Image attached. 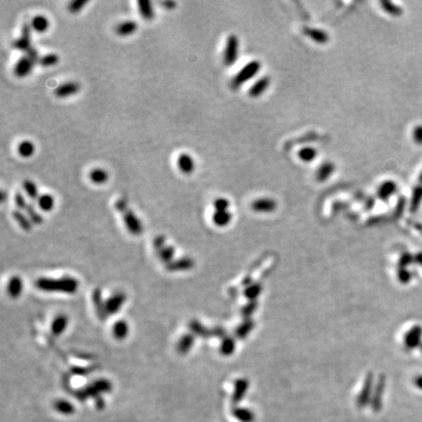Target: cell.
I'll list each match as a JSON object with an SVG mask.
<instances>
[{"label":"cell","mask_w":422,"mask_h":422,"mask_svg":"<svg viewBox=\"0 0 422 422\" xmlns=\"http://www.w3.org/2000/svg\"><path fill=\"white\" fill-rule=\"evenodd\" d=\"M384 387H385V381H384V376L381 377L378 381V384L376 386V393L374 394V398H373V408L374 409H379L380 405H381V396L383 394L384 391Z\"/></svg>","instance_id":"d590c367"},{"label":"cell","mask_w":422,"mask_h":422,"mask_svg":"<svg viewBox=\"0 0 422 422\" xmlns=\"http://www.w3.org/2000/svg\"><path fill=\"white\" fill-rule=\"evenodd\" d=\"M129 332V325L126 320L119 319L112 326V335L117 340H123L126 338Z\"/></svg>","instance_id":"d6986e66"},{"label":"cell","mask_w":422,"mask_h":422,"mask_svg":"<svg viewBox=\"0 0 422 422\" xmlns=\"http://www.w3.org/2000/svg\"><path fill=\"white\" fill-rule=\"evenodd\" d=\"M253 327V323L251 320H248L246 322H244L243 324H241L237 330V334L239 338H244L252 329Z\"/></svg>","instance_id":"7bdbcfd3"},{"label":"cell","mask_w":422,"mask_h":422,"mask_svg":"<svg viewBox=\"0 0 422 422\" xmlns=\"http://www.w3.org/2000/svg\"><path fill=\"white\" fill-rule=\"evenodd\" d=\"M397 190V185L392 181H386L384 182L378 189V197L383 200L387 201Z\"/></svg>","instance_id":"603a6c76"},{"label":"cell","mask_w":422,"mask_h":422,"mask_svg":"<svg viewBox=\"0 0 422 422\" xmlns=\"http://www.w3.org/2000/svg\"><path fill=\"white\" fill-rule=\"evenodd\" d=\"M235 416L241 422H251L253 419L252 414L247 410L238 409L235 412Z\"/></svg>","instance_id":"7dc6e473"},{"label":"cell","mask_w":422,"mask_h":422,"mask_svg":"<svg viewBox=\"0 0 422 422\" xmlns=\"http://www.w3.org/2000/svg\"><path fill=\"white\" fill-rule=\"evenodd\" d=\"M422 328L420 325H416L412 327L405 335L404 343L405 346L409 349H415L422 345Z\"/></svg>","instance_id":"ba28073f"},{"label":"cell","mask_w":422,"mask_h":422,"mask_svg":"<svg viewBox=\"0 0 422 422\" xmlns=\"http://www.w3.org/2000/svg\"><path fill=\"white\" fill-rule=\"evenodd\" d=\"M59 61V57L57 54L55 53H48L45 55H42L41 57H39L37 64H39L42 67H51L54 66L58 63Z\"/></svg>","instance_id":"e575fe53"},{"label":"cell","mask_w":422,"mask_h":422,"mask_svg":"<svg viewBox=\"0 0 422 422\" xmlns=\"http://www.w3.org/2000/svg\"><path fill=\"white\" fill-rule=\"evenodd\" d=\"M126 301V294L122 291L113 293L108 299L105 301L106 312L107 316L116 314Z\"/></svg>","instance_id":"52a82bcc"},{"label":"cell","mask_w":422,"mask_h":422,"mask_svg":"<svg viewBox=\"0 0 422 422\" xmlns=\"http://www.w3.org/2000/svg\"><path fill=\"white\" fill-rule=\"evenodd\" d=\"M23 291V281L20 277H12L7 286V292L12 298H17Z\"/></svg>","instance_id":"e0dca14e"},{"label":"cell","mask_w":422,"mask_h":422,"mask_svg":"<svg viewBox=\"0 0 422 422\" xmlns=\"http://www.w3.org/2000/svg\"><path fill=\"white\" fill-rule=\"evenodd\" d=\"M39 56L37 51L31 47L25 55L19 58L14 66V75L18 78L26 77L32 70L34 64L38 62Z\"/></svg>","instance_id":"3957f363"},{"label":"cell","mask_w":422,"mask_h":422,"mask_svg":"<svg viewBox=\"0 0 422 422\" xmlns=\"http://www.w3.org/2000/svg\"><path fill=\"white\" fill-rule=\"evenodd\" d=\"M414 138L418 143H422V127L416 128L414 132Z\"/></svg>","instance_id":"f5cc1de1"},{"label":"cell","mask_w":422,"mask_h":422,"mask_svg":"<svg viewBox=\"0 0 422 422\" xmlns=\"http://www.w3.org/2000/svg\"><path fill=\"white\" fill-rule=\"evenodd\" d=\"M16 222L20 225V227L25 231H29L31 229V221L27 216H26L21 211H14L12 213Z\"/></svg>","instance_id":"f1b7e54d"},{"label":"cell","mask_w":422,"mask_h":422,"mask_svg":"<svg viewBox=\"0 0 422 422\" xmlns=\"http://www.w3.org/2000/svg\"><path fill=\"white\" fill-rule=\"evenodd\" d=\"M236 349V343L233 338L225 337L220 346V352L224 356H230L234 353Z\"/></svg>","instance_id":"d6a6232c"},{"label":"cell","mask_w":422,"mask_h":422,"mask_svg":"<svg viewBox=\"0 0 422 422\" xmlns=\"http://www.w3.org/2000/svg\"><path fill=\"white\" fill-rule=\"evenodd\" d=\"M23 188L30 200H37L38 199L39 196H38V192H37V187L31 180L26 179L23 182Z\"/></svg>","instance_id":"836d02e7"},{"label":"cell","mask_w":422,"mask_h":422,"mask_svg":"<svg viewBox=\"0 0 422 422\" xmlns=\"http://www.w3.org/2000/svg\"><path fill=\"white\" fill-rule=\"evenodd\" d=\"M92 299H93V303L95 305L96 308V312L97 315L99 316L100 319L104 320L106 318V312L105 301L102 299V293L100 291V290H95L92 295Z\"/></svg>","instance_id":"ffe728a7"},{"label":"cell","mask_w":422,"mask_h":422,"mask_svg":"<svg viewBox=\"0 0 422 422\" xmlns=\"http://www.w3.org/2000/svg\"><path fill=\"white\" fill-rule=\"evenodd\" d=\"M30 26L37 32H43L48 28L49 21L43 15H35L30 21Z\"/></svg>","instance_id":"cb8c5ba5"},{"label":"cell","mask_w":422,"mask_h":422,"mask_svg":"<svg viewBox=\"0 0 422 422\" xmlns=\"http://www.w3.org/2000/svg\"><path fill=\"white\" fill-rule=\"evenodd\" d=\"M261 70V64L259 61H251L245 65L232 79L231 87L232 89H238L242 84L253 79Z\"/></svg>","instance_id":"277c9868"},{"label":"cell","mask_w":422,"mask_h":422,"mask_svg":"<svg viewBox=\"0 0 422 422\" xmlns=\"http://www.w3.org/2000/svg\"><path fill=\"white\" fill-rule=\"evenodd\" d=\"M251 208L253 211L259 213H270L277 209V203L272 199L264 198L254 201Z\"/></svg>","instance_id":"4fadbf2b"},{"label":"cell","mask_w":422,"mask_h":422,"mask_svg":"<svg viewBox=\"0 0 422 422\" xmlns=\"http://www.w3.org/2000/svg\"><path fill=\"white\" fill-rule=\"evenodd\" d=\"M138 10L141 16L145 20H152L155 17V12L153 8V4L149 0H139L138 1Z\"/></svg>","instance_id":"7402d4cb"},{"label":"cell","mask_w":422,"mask_h":422,"mask_svg":"<svg viewBox=\"0 0 422 422\" xmlns=\"http://www.w3.org/2000/svg\"><path fill=\"white\" fill-rule=\"evenodd\" d=\"M416 261H417L419 264H421L422 266V253H419V254L416 256Z\"/></svg>","instance_id":"9f6ffc18"},{"label":"cell","mask_w":422,"mask_h":422,"mask_svg":"<svg viewBox=\"0 0 422 422\" xmlns=\"http://www.w3.org/2000/svg\"><path fill=\"white\" fill-rule=\"evenodd\" d=\"M34 152V145L30 141H23L18 145V153L23 158L30 157Z\"/></svg>","instance_id":"1f68e13d"},{"label":"cell","mask_w":422,"mask_h":422,"mask_svg":"<svg viewBox=\"0 0 422 422\" xmlns=\"http://www.w3.org/2000/svg\"><path fill=\"white\" fill-rule=\"evenodd\" d=\"M413 256L410 253H404L400 258V266L402 268H406L413 261Z\"/></svg>","instance_id":"816d5d0a"},{"label":"cell","mask_w":422,"mask_h":422,"mask_svg":"<svg viewBox=\"0 0 422 422\" xmlns=\"http://www.w3.org/2000/svg\"><path fill=\"white\" fill-rule=\"evenodd\" d=\"M317 155L316 149L311 147H305L298 152L299 158L304 162H311L315 160Z\"/></svg>","instance_id":"4dcf8cb0"},{"label":"cell","mask_w":422,"mask_h":422,"mask_svg":"<svg viewBox=\"0 0 422 422\" xmlns=\"http://www.w3.org/2000/svg\"><path fill=\"white\" fill-rule=\"evenodd\" d=\"M190 328L193 332V334L198 335L200 337H209L210 331L203 326L202 323H200L198 320H193L190 322Z\"/></svg>","instance_id":"74e56055"},{"label":"cell","mask_w":422,"mask_h":422,"mask_svg":"<svg viewBox=\"0 0 422 422\" xmlns=\"http://www.w3.org/2000/svg\"><path fill=\"white\" fill-rule=\"evenodd\" d=\"M137 27H138V25H137L136 21H134V20H126V21H123V22L119 23L115 26L114 31H115L116 34H118L120 36H127V35H130L133 32H135L136 29H137Z\"/></svg>","instance_id":"9a60e30c"},{"label":"cell","mask_w":422,"mask_h":422,"mask_svg":"<svg viewBox=\"0 0 422 422\" xmlns=\"http://www.w3.org/2000/svg\"><path fill=\"white\" fill-rule=\"evenodd\" d=\"M414 382H415V385H416L419 389L422 390V375L417 376V377L415 378Z\"/></svg>","instance_id":"11a10c76"},{"label":"cell","mask_w":422,"mask_h":422,"mask_svg":"<svg viewBox=\"0 0 422 422\" xmlns=\"http://www.w3.org/2000/svg\"><path fill=\"white\" fill-rule=\"evenodd\" d=\"M165 246V237L163 236H158L154 240V247L158 252Z\"/></svg>","instance_id":"f907efd6"},{"label":"cell","mask_w":422,"mask_h":422,"mask_svg":"<svg viewBox=\"0 0 422 422\" xmlns=\"http://www.w3.org/2000/svg\"><path fill=\"white\" fill-rule=\"evenodd\" d=\"M37 206L41 211L47 212L52 211V209L54 208V199L49 194H43L38 197Z\"/></svg>","instance_id":"f546056e"},{"label":"cell","mask_w":422,"mask_h":422,"mask_svg":"<svg viewBox=\"0 0 422 422\" xmlns=\"http://www.w3.org/2000/svg\"><path fill=\"white\" fill-rule=\"evenodd\" d=\"M161 5H163L164 8H166V9H174V7L176 6V2H174V1H163V2H161Z\"/></svg>","instance_id":"db71d44e"},{"label":"cell","mask_w":422,"mask_h":422,"mask_svg":"<svg viewBox=\"0 0 422 422\" xmlns=\"http://www.w3.org/2000/svg\"><path fill=\"white\" fill-rule=\"evenodd\" d=\"M422 199V189H419V190H417V191L415 192V194H414V198H413V201H412V211H413V212H415V211H417V209H418V208H419V206H420V203H421Z\"/></svg>","instance_id":"c3c4849f"},{"label":"cell","mask_w":422,"mask_h":422,"mask_svg":"<svg viewBox=\"0 0 422 422\" xmlns=\"http://www.w3.org/2000/svg\"><path fill=\"white\" fill-rule=\"evenodd\" d=\"M69 324V318L66 315H59L54 318L51 324V331L53 335L59 336L65 332Z\"/></svg>","instance_id":"ac0fdd59"},{"label":"cell","mask_w":422,"mask_h":422,"mask_svg":"<svg viewBox=\"0 0 422 422\" xmlns=\"http://www.w3.org/2000/svg\"><path fill=\"white\" fill-rule=\"evenodd\" d=\"M381 5H382L383 9L387 13H389V14H391L393 16H399L402 13V9L400 7H398V6H396L395 4H393L392 2L383 1V2H381Z\"/></svg>","instance_id":"60d3db41"},{"label":"cell","mask_w":422,"mask_h":422,"mask_svg":"<svg viewBox=\"0 0 422 422\" xmlns=\"http://www.w3.org/2000/svg\"><path fill=\"white\" fill-rule=\"evenodd\" d=\"M238 49H239V41L236 34H231L228 36L224 55H223V62L226 66H232L234 65L238 57Z\"/></svg>","instance_id":"5b68a950"},{"label":"cell","mask_w":422,"mask_h":422,"mask_svg":"<svg viewBox=\"0 0 422 422\" xmlns=\"http://www.w3.org/2000/svg\"><path fill=\"white\" fill-rule=\"evenodd\" d=\"M271 79L269 77H263L260 79H258L249 89L248 95L251 98H258L260 97L270 86Z\"/></svg>","instance_id":"7c38bea8"},{"label":"cell","mask_w":422,"mask_h":422,"mask_svg":"<svg viewBox=\"0 0 422 422\" xmlns=\"http://www.w3.org/2000/svg\"><path fill=\"white\" fill-rule=\"evenodd\" d=\"M371 383H372V375L369 374L367 376V379H366V382H365V386L363 388V391H362L360 399H359L360 402H361V404H365L367 402V400H369L368 398L369 397L370 391H371Z\"/></svg>","instance_id":"f35d334b"},{"label":"cell","mask_w":422,"mask_h":422,"mask_svg":"<svg viewBox=\"0 0 422 422\" xmlns=\"http://www.w3.org/2000/svg\"><path fill=\"white\" fill-rule=\"evenodd\" d=\"M5 198H6V194H5V192H4V191H2V192H1V202H2V203H4Z\"/></svg>","instance_id":"6f0895ef"},{"label":"cell","mask_w":422,"mask_h":422,"mask_svg":"<svg viewBox=\"0 0 422 422\" xmlns=\"http://www.w3.org/2000/svg\"><path fill=\"white\" fill-rule=\"evenodd\" d=\"M114 207L123 216L124 224L127 230L134 236H139L143 232V226L136 214L128 208L125 200L119 199L115 202Z\"/></svg>","instance_id":"7a4b0ae2"},{"label":"cell","mask_w":422,"mask_h":422,"mask_svg":"<svg viewBox=\"0 0 422 422\" xmlns=\"http://www.w3.org/2000/svg\"><path fill=\"white\" fill-rule=\"evenodd\" d=\"M30 24L25 22L22 26L21 35L12 42V47L17 50L27 52L32 47L30 44Z\"/></svg>","instance_id":"8992f818"},{"label":"cell","mask_w":422,"mask_h":422,"mask_svg":"<svg viewBox=\"0 0 422 422\" xmlns=\"http://www.w3.org/2000/svg\"><path fill=\"white\" fill-rule=\"evenodd\" d=\"M195 265L193 259L189 257H184L181 259L173 260L171 263L165 266L166 270L169 272H180V271H188L191 270Z\"/></svg>","instance_id":"30bf717a"},{"label":"cell","mask_w":422,"mask_h":422,"mask_svg":"<svg viewBox=\"0 0 422 422\" xmlns=\"http://www.w3.org/2000/svg\"><path fill=\"white\" fill-rule=\"evenodd\" d=\"M303 33L318 44H325L329 40V35L324 30L319 28L306 26L303 28Z\"/></svg>","instance_id":"8fae6325"},{"label":"cell","mask_w":422,"mask_h":422,"mask_svg":"<svg viewBox=\"0 0 422 422\" xmlns=\"http://www.w3.org/2000/svg\"><path fill=\"white\" fill-rule=\"evenodd\" d=\"M248 387V383L245 379H238L236 381L235 385V393H234V402H239L244 396Z\"/></svg>","instance_id":"83f0119b"},{"label":"cell","mask_w":422,"mask_h":422,"mask_svg":"<svg viewBox=\"0 0 422 422\" xmlns=\"http://www.w3.org/2000/svg\"><path fill=\"white\" fill-rule=\"evenodd\" d=\"M35 287L45 292H60L75 294L79 287V283L73 277H63L59 279L39 278L35 282Z\"/></svg>","instance_id":"6da1fadb"},{"label":"cell","mask_w":422,"mask_h":422,"mask_svg":"<svg viewBox=\"0 0 422 422\" xmlns=\"http://www.w3.org/2000/svg\"><path fill=\"white\" fill-rule=\"evenodd\" d=\"M25 211H26L27 217L29 218V220L31 221V223H33V224H41L42 223V221H43L42 216L37 211H35L33 205L27 204V207Z\"/></svg>","instance_id":"ab89813d"},{"label":"cell","mask_w":422,"mask_h":422,"mask_svg":"<svg viewBox=\"0 0 422 422\" xmlns=\"http://www.w3.org/2000/svg\"><path fill=\"white\" fill-rule=\"evenodd\" d=\"M79 88H80L79 83L76 81H66L64 83H61L59 86L55 88L54 94L59 98H66L76 94L79 90Z\"/></svg>","instance_id":"9c48e42d"},{"label":"cell","mask_w":422,"mask_h":422,"mask_svg":"<svg viewBox=\"0 0 422 422\" xmlns=\"http://www.w3.org/2000/svg\"><path fill=\"white\" fill-rule=\"evenodd\" d=\"M421 348H422V345H421Z\"/></svg>","instance_id":"680465c9"},{"label":"cell","mask_w":422,"mask_h":422,"mask_svg":"<svg viewBox=\"0 0 422 422\" xmlns=\"http://www.w3.org/2000/svg\"><path fill=\"white\" fill-rule=\"evenodd\" d=\"M107 178H108L107 172L106 171L105 169L100 168V167L92 169L89 173V179L91 180L92 183L97 184V185L104 184L106 182Z\"/></svg>","instance_id":"484cf974"},{"label":"cell","mask_w":422,"mask_h":422,"mask_svg":"<svg viewBox=\"0 0 422 422\" xmlns=\"http://www.w3.org/2000/svg\"><path fill=\"white\" fill-rule=\"evenodd\" d=\"M398 278H399V280H400L401 283L407 284V283L410 282V280L412 278V275H411V273L406 268H402L399 271V273H398Z\"/></svg>","instance_id":"681fc988"},{"label":"cell","mask_w":422,"mask_h":422,"mask_svg":"<svg viewBox=\"0 0 422 422\" xmlns=\"http://www.w3.org/2000/svg\"><path fill=\"white\" fill-rule=\"evenodd\" d=\"M177 166L184 174H191L195 169V161L187 153H182L177 158Z\"/></svg>","instance_id":"5bb4252c"},{"label":"cell","mask_w":422,"mask_h":422,"mask_svg":"<svg viewBox=\"0 0 422 422\" xmlns=\"http://www.w3.org/2000/svg\"><path fill=\"white\" fill-rule=\"evenodd\" d=\"M213 207L215 211H227L230 207V202L224 198H219L214 201Z\"/></svg>","instance_id":"bcb514c9"},{"label":"cell","mask_w":422,"mask_h":422,"mask_svg":"<svg viewBox=\"0 0 422 422\" xmlns=\"http://www.w3.org/2000/svg\"><path fill=\"white\" fill-rule=\"evenodd\" d=\"M262 291V288L260 285H252L250 287H248L245 290V296L250 299L253 300L255 299L257 296H259V294Z\"/></svg>","instance_id":"b9f144b4"},{"label":"cell","mask_w":422,"mask_h":422,"mask_svg":"<svg viewBox=\"0 0 422 422\" xmlns=\"http://www.w3.org/2000/svg\"><path fill=\"white\" fill-rule=\"evenodd\" d=\"M194 342H195L194 334H184L180 338V340L177 344V351L182 355L187 354L191 350V348L193 347Z\"/></svg>","instance_id":"44dd1931"},{"label":"cell","mask_w":422,"mask_h":422,"mask_svg":"<svg viewBox=\"0 0 422 422\" xmlns=\"http://www.w3.org/2000/svg\"><path fill=\"white\" fill-rule=\"evenodd\" d=\"M54 407L59 413H61L63 415H71L75 412L74 406L71 403H69L68 401H64V400L57 401L54 404Z\"/></svg>","instance_id":"8d00e7d4"},{"label":"cell","mask_w":422,"mask_h":422,"mask_svg":"<svg viewBox=\"0 0 422 422\" xmlns=\"http://www.w3.org/2000/svg\"><path fill=\"white\" fill-rule=\"evenodd\" d=\"M335 165L331 161H325L323 162L316 170V180L318 182H324L326 181L334 172Z\"/></svg>","instance_id":"2e32d148"},{"label":"cell","mask_w":422,"mask_h":422,"mask_svg":"<svg viewBox=\"0 0 422 422\" xmlns=\"http://www.w3.org/2000/svg\"><path fill=\"white\" fill-rule=\"evenodd\" d=\"M86 3H87V1H85V0H74L68 4V10H69V12L74 13V14L78 13L83 8V6Z\"/></svg>","instance_id":"ee69618b"},{"label":"cell","mask_w":422,"mask_h":422,"mask_svg":"<svg viewBox=\"0 0 422 422\" xmlns=\"http://www.w3.org/2000/svg\"><path fill=\"white\" fill-rule=\"evenodd\" d=\"M213 223L218 227L227 226L232 220V214L227 211H215L212 216Z\"/></svg>","instance_id":"d4e9b609"},{"label":"cell","mask_w":422,"mask_h":422,"mask_svg":"<svg viewBox=\"0 0 422 422\" xmlns=\"http://www.w3.org/2000/svg\"><path fill=\"white\" fill-rule=\"evenodd\" d=\"M158 254L161 262H163L166 266L173 261V258L175 255V248L174 246H171V245H165L162 249H160L158 252Z\"/></svg>","instance_id":"4316f807"},{"label":"cell","mask_w":422,"mask_h":422,"mask_svg":"<svg viewBox=\"0 0 422 422\" xmlns=\"http://www.w3.org/2000/svg\"><path fill=\"white\" fill-rule=\"evenodd\" d=\"M14 201H15V205H16L18 211H25V210L26 209L27 203L26 202V199H25V197L23 196V194L21 192H17L15 194Z\"/></svg>","instance_id":"f6af8a7d"}]
</instances>
